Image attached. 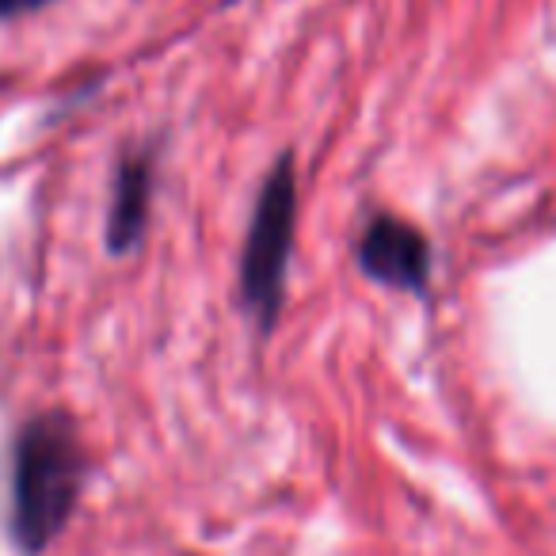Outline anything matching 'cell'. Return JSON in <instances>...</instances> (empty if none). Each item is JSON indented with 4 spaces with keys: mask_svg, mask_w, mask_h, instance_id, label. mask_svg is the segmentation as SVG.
<instances>
[{
    "mask_svg": "<svg viewBox=\"0 0 556 556\" xmlns=\"http://www.w3.org/2000/svg\"><path fill=\"white\" fill-rule=\"evenodd\" d=\"M85 457L70 419L42 416L20 434L12 465V530L27 553H39L62 533L77 507Z\"/></svg>",
    "mask_w": 556,
    "mask_h": 556,
    "instance_id": "6da1fadb",
    "label": "cell"
},
{
    "mask_svg": "<svg viewBox=\"0 0 556 556\" xmlns=\"http://www.w3.org/2000/svg\"><path fill=\"white\" fill-rule=\"evenodd\" d=\"M294 225H298V179H294V161L282 156L260 187V199H255L252 210V229H248V244H244V267H240L244 298L263 325H270L278 317V305H282Z\"/></svg>",
    "mask_w": 556,
    "mask_h": 556,
    "instance_id": "7a4b0ae2",
    "label": "cell"
},
{
    "mask_svg": "<svg viewBox=\"0 0 556 556\" xmlns=\"http://www.w3.org/2000/svg\"><path fill=\"white\" fill-rule=\"evenodd\" d=\"M358 263L363 270L393 290H424L431 278V248L416 225L401 217H374L358 240Z\"/></svg>",
    "mask_w": 556,
    "mask_h": 556,
    "instance_id": "3957f363",
    "label": "cell"
},
{
    "mask_svg": "<svg viewBox=\"0 0 556 556\" xmlns=\"http://www.w3.org/2000/svg\"><path fill=\"white\" fill-rule=\"evenodd\" d=\"M149 164L146 161H126L115 179V199H111L108 217V244L111 252H130L146 232L149 217Z\"/></svg>",
    "mask_w": 556,
    "mask_h": 556,
    "instance_id": "277c9868",
    "label": "cell"
},
{
    "mask_svg": "<svg viewBox=\"0 0 556 556\" xmlns=\"http://www.w3.org/2000/svg\"><path fill=\"white\" fill-rule=\"evenodd\" d=\"M47 0H0V16H12V12H27V9H39Z\"/></svg>",
    "mask_w": 556,
    "mask_h": 556,
    "instance_id": "5b68a950",
    "label": "cell"
}]
</instances>
